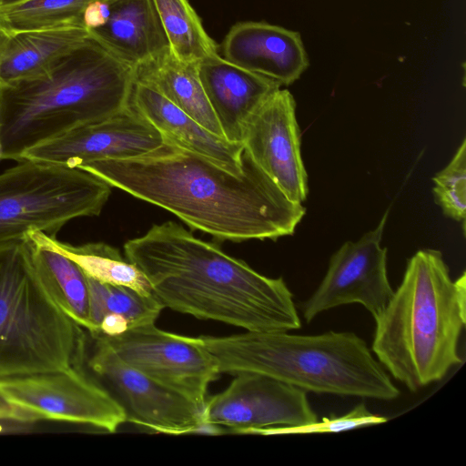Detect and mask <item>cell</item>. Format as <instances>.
<instances>
[{"instance_id":"1","label":"cell","mask_w":466,"mask_h":466,"mask_svg":"<svg viewBox=\"0 0 466 466\" xmlns=\"http://www.w3.org/2000/svg\"><path fill=\"white\" fill-rule=\"evenodd\" d=\"M79 168L218 241L276 240L292 235L306 213L245 149L239 175L167 139L136 157L96 160Z\"/></svg>"},{"instance_id":"2","label":"cell","mask_w":466,"mask_h":466,"mask_svg":"<svg viewBox=\"0 0 466 466\" xmlns=\"http://www.w3.org/2000/svg\"><path fill=\"white\" fill-rule=\"evenodd\" d=\"M164 308L247 331L289 332L301 327L284 279L266 277L181 225L152 226L124 245Z\"/></svg>"},{"instance_id":"3","label":"cell","mask_w":466,"mask_h":466,"mask_svg":"<svg viewBox=\"0 0 466 466\" xmlns=\"http://www.w3.org/2000/svg\"><path fill=\"white\" fill-rule=\"evenodd\" d=\"M371 350L397 380L415 392L462 363L466 274L455 280L440 250H418L400 286L375 319Z\"/></svg>"},{"instance_id":"4","label":"cell","mask_w":466,"mask_h":466,"mask_svg":"<svg viewBox=\"0 0 466 466\" xmlns=\"http://www.w3.org/2000/svg\"><path fill=\"white\" fill-rule=\"evenodd\" d=\"M134 68L89 37L46 76L0 87V160L129 105Z\"/></svg>"},{"instance_id":"5","label":"cell","mask_w":466,"mask_h":466,"mask_svg":"<svg viewBox=\"0 0 466 466\" xmlns=\"http://www.w3.org/2000/svg\"><path fill=\"white\" fill-rule=\"evenodd\" d=\"M200 339L219 373H260L318 394L379 400H393L400 395L366 341L354 332L247 331Z\"/></svg>"},{"instance_id":"6","label":"cell","mask_w":466,"mask_h":466,"mask_svg":"<svg viewBox=\"0 0 466 466\" xmlns=\"http://www.w3.org/2000/svg\"><path fill=\"white\" fill-rule=\"evenodd\" d=\"M81 329L41 281L28 239L0 244V380L72 367Z\"/></svg>"},{"instance_id":"7","label":"cell","mask_w":466,"mask_h":466,"mask_svg":"<svg viewBox=\"0 0 466 466\" xmlns=\"http://www.w3.org/2000/svg\"><path fill=\"white\" fill-rule=\"evenodd\" d=\"M112 187L76 167L22 160L0 174V244L39 230L56 237L70 220L98 216Z\"/></svg>"},{"instance_id":"8","label":"cell","mask_w":466,"mask_h":466,"mask_svg":"<svg viewBox=\"0 0 466 466\" xmlns=\"http://www.w3.org/2000/svg\"><path fill=\"white\" fill-rule=\"evenodd\" d=\"M72 368L105 389L122 407L126 422L180 435L205 423L203 409L125 363L98 336L82 328Z\"/></svg>"},{"instance_id":"9","label":"cell","mask_w":466,"mask_h":466,"mask_svg":"<svg viewBox=\"0 0 466 466\" xmlns=\"http://www.w3.org/2000/svg\"><path fill=\"white\" fill-rule=\"evenodd\" d=\"M0 397L22 422L53 420L113 433L126 422L119 403L101 386L70 367L0 380Z\"/></svg>"},{"instance_id":"10","label":"cell","mask_w":466,"mask_h":466,"mask_svg":"<svg viewBox=\"0 0 466 466\" xmlns=\"http://www.w3.org/2000/svg\"><path fill=\"white\" fill-rule=\"evenodd\" d=\"M91 333L101 338L125 363L204 410L208 388L220 373L200 337L167 332L155 323L134 327L114 336Z\"/></svg>"},{"instance_id":"11","label":"cell","mask_w":466,"mask_h":466,"mask_svg":"<svg viewBox=\"0 0 466 466\" xmlns=\"http://www.w3.org/2000/svg\"><path fill=\"white\" fill-rule=\"evenodd\" d=\"M389 209L378 226L357 241L345 242L330 258L313 294L300 305L306 322L343 305H362L375 319L394 290L387 273V248L380 246Z\"/></svg>"},{"instance_id":"12","label":"cell","mask_w":466,"mask_h":466,"mask_svg":"<svg viewBox=\"0 0 466 466\" xmlns=\"http://www.w3.org/2000/svg\"><path fill=\"white\" fill-rule=\"evenodd\" d=\"M228 387L208 398L205 423L226 428L228 432L251 433L275 426H298L318 420L307 391L256 372H240Z\"/></svg>"},{"instance_id":"13","label":"cell","mask_w":466,"mask_h":466,"mask_svg":"<svg viewBox=\"0 0 466 466\" xmlns=\"http://www.w3.org/2000/svg\"><path fill=\"white\" fill-rule=\"evenodd\" d=\"M164 142L162 134L129 104L107 118L76 127L26 150L20 161L79 168L96 160L136 157Z\"/></svg>"},{"instance_id":"14","label":"cell","mask_w":466,"mask_h":466,"mask_svg":"<svg viewBox=\"0 0 466 466\" xmlns=\"http://www.w3.org/2000/svg\"><path fill=\"white\" fill-rule=\"evenodd\" d=\"M242 145L291 201L306 200L308 175L300 151L296 102L288 89L268 96L245 124Z\"/></svg>"},{"instance_id":"15","label":"cell","mask_w":466,"mask_h":466,"mask_svg":"<svg viewBox=\"0 0 466 466\" xmlns=\"http://www.w3.org/2000/svg\"><path fill=\"white\" fill-rule=\"evenodd\" d=\"M83 25L92 39L133 68L169 48L153 0H96L84 13Z\"/></svg>"},{"instance_id":"16","label":"cell","mask_w":466,"mask_h":466,"mask_svg":"<svg viewBox=\"0 0 466 466\" xmlns=\"http://www.w3.org/2000/svg\"><path fill=\"white\" fill-rule=\"evenodd\" d=\"M223 57L281 86H289L308 69L309 59L300 34L266 22L234 25L222 44Z\"/></svg>"},{"instance_id":"17","label":"cell","mask_w":466,"mask_h":466,"mask_svg":"<svg viewBox=\"0 0 466 466\" xmlns=\"http://www.w3.org/2000/svg\"><path fill=\"white\" fill-rule=\"evenodd\" d=\"M198 71L224 138L242 144L245 124L281 85L241 68L218 54L199 61Z\"/></svg>"},{"instance_id":"18","label":"cell","mask_w":466,"mask_h":466,"mask_svg":"<svg viewBox=\"0 0 466 466\" xmlns=\"http://www.w3.org/2000/svg\"><path fill=\"white\" fill-rule=\"evenodd\" d=\"M129 104L176 145L201 155L228 171L242 172L243 145L217 136L154 89L135 82Z\"/></svg>"},{"instance_id":"19","label":"cell","mask_w":466,"mask_h":466,"mask_svg":"<svg viewBox=\"0 0 466 466\" xmlns=\"http://www.w3.org/2000/svg\"><path fill=\"white\" fill-rule=\"evenodd\" d=\"M89 37L88 31L80 26L0 31V87L46 76Z\"/></svg>"},{"instance_id":"20","label":"cell","mask_w":466,"mask_h":466,"mask_svg":"<svg viewBox=\"0 0 466 466\" xmlns=\"http://www.w3.org/2000/svg\"><path fill=\"white\" fill-rule=\"evenodd\" d=\"M198 63L181 61L168 48L134 66L135 82L154 89L207 130L224 137L202 86Z\"/></svg>"},{"instance_id":"21","label":"cell","mask_w":466,"mask_h":466,"mask_svg":"<svg viewBox=\"0 0 466 466\" xmlns=\"http://www.w3.org/2000/svg\"><path fill=\"white\" fill-rule=\"evenodd\" d=\"M89 322L87 330L114 336L128 329L155 323L164 307L155 296H146L120 285L99 282L87 276Z\"/></svg>"},{"instance_id":"22","label":"cell","mask_w":466,"mask_h":466,"mask_svg":"<svg viewBox=\"0 0 466 466\" xmlns=\"http://www.w3.org/2000/svg\"><path fill=\"white\" fill-rule=\"evenodd\" d=\"M34 267L58 307L77 325L88 329L89 288L87 276L73 260L51 247L26 237Z\"/></svg>"},{"instance_id":"23","label":"cell","mask_w":466,"mask_h":466,"mask_svg":"<svg viewBox=\"0 0 466 466\" xmlns=\"http://www.w3.org/2000/svg\"><path fill=\"white\" fill-rule=\"evenodd\" d=\"M35 238L57 250L77 264L85 274L99 282L131 288L146 296H154L151 286L140 269L124 258L119 250L103 242L71 245L39 230L25 238Z\"/></svg>"},{"instance_id":"24","label":"cell","mask_w":466,"mask_h":466,"mask_svg":"<svg viewBox=\"0 0 466 466\" xmlns=\"http://www.w3.org/2000/svg\"><path fill=\"white\" fill-rule=\"evenodd\" d=\"M167 35L169 51L184 62L198 63L218 54L188 0H153Z\"/></svg>"},{"instance_id":"25","label":"cell","mask_w":466,"mask_h":466,"mask_svg":"<svg viewBox=\"0 0 466 466\" xmlns=\"http://www.w3.org/2000/svg\"><path fill=\"white\" fill-rule=\"evenodd\" d=\"M94 1L25 0L2 6L0 31L16 33L67 26L84 27V13Z\"/></svg>"},{"instance_id":"26","label":"cell","mask_w":466,"mask_h":466,"mask_svg":"<svg viewBox=\"0 0 466 466\" xmlns=\"http://www.w3.org/2000/svg\"><path fill=\"white\" fill-rule=\"evenodd\" d=\"M436 203L443 214L460 222L465 229L466 218V139L451 162L432 177Z\"/></svg>"},{"instance_id":"27","label":"cell","mask_w":466,"mask_h":466,"mask_svg":"<svg viewBox=\"0 0 466 466\" xmlns=\"http://www.w3.org/2000/svg\"><path fill=\"white\" fill-rule=\"evenodd\" d=\"M387 421L388 419L386 417L371 413L366 405L361 402L339 417H325L321 420H317L314 422L298 426H275L258 429L251 433L268 436L341 432L361 427L382 424Z\"/></svg>"},{"instance_id":"28","label":"cell","mask_w":466,"mask_h":466,"mask_svg":"<svg viewBox=\"0 0 466 466\" xmlns=\"http://www.w3.org/2000/svg\"><path fill=\"white\" fill-rule=\"evenodd\" d=\"M12 420L16 421H22L19 413L5 402L0 397V420Z\"/></svg>"},{"instance_id":"29","label":"cell","mask_w":466,"mask_h":466,"mask_svg":"<svg viewBox=\"0 0 466 466\" xmlns=\"http://www.w3.org/2000/svg\"><path fill=\"white\" fill-rule=\"evenodd\" d=\"M22 1H25V0H0V7L13 5V4H15L18 2H22Z\"/></svg>"}]
</instances>
